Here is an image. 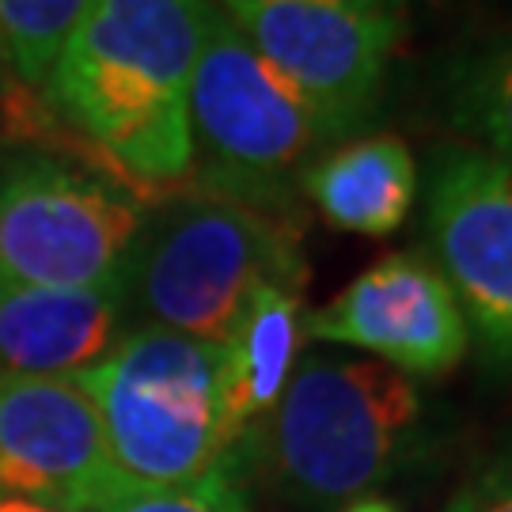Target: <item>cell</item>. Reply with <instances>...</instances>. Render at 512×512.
Listing matches in <instances>:
<instances>
[{"instance_id": "obj_1", "label": "cell", "mask_w": 512, "mask_h": 512, "mask_svg": "<svg viewBox=\"0 0 512 512\" xmlns=\"http://www.w3.org/2000/svg\"><path fill=\"white\" fill-rule=\"evenodd\" d=\"M213 0H84L42 99L148 202L190 183V80Z\"/></svg>"}, {"instance_id": "obj_2", "label": "cell", "mask_w": 512, "mask_h": 512, "mask_svg": "<svg viewBox=\"0 0 512 512\" xmlns=\"http://www.w3.org/2000/svg\"><path fill=\"white\" fill-rule=\"evenodd\" d=\"M421 429V391L399 368L346 357H300L270 418L239 452L289 505L346 509L403 467Z\"/></svg>"}, {"instance_id": "obj_3", "label": "cell", "mask_w": 512, "mask_h": 512, "mask_svg": "<svg viewBox=\"0 0 512 512\" xmlns=\"http://www.w3.org/2000/svg\"><path fill=\"white\" fill-rule=\"evenodd\" d=\"M266 285H308L304 220L179 186L148 205L126 266L129 327L220 346Z\"/></svg>"}, {"instance_id": "obj_4", "label": "cell", "mask_w": 512, "mask_h": 512, "mask_svg": "<svg viewBox=\"0 0 512 512\" xmlns=\"http://www.w3.org/2000/svg\"><path fill=\"white\" fill-rule=\"evenodd\" d=\"M76 380L95 399L110 467L126 490H183L220 475L239 478L220 346L175 330L129 327Z\"/></svg>"}, {"instance_id": "obj_5", "label": "cell", "mask_w": 512, "mask_h": 512, "mask_svg": "<svg viewBox=\"0 0 512 512\" xmlns=\"http://www.w3.org/2000/svg\"><path fill=\"white\" fill-rule=\"evenodd\" d=\"M334 137L217 12L190 80V186L274 217H300V179Z\"/></svg>"}, {"instance_id": "obj_6", "label": "cell", "mask_w": 512, "mask_h": 512, "mask_svg": "<svg viewBox=\"0 0 512 512\" xmlns=\"http://www.w3.org/2000/svg\"><path fill=\"white\" fill-rule=\"evenodd\" d=\"M148 198L110 171L19 152L0 167V281L95 289L126 277Z\"/></svg>"}, {"instance_id": "obj_7", "label": "cell", "mask_w": 512, "mask_h": 512, "mask_svg": "<svg viewBox=\"0 0 512 512\" xmlns=\"http://www.w3.org/2000/svg\"><path fill=\"white\" fill-rule=\"evenodd\" d=\"M334 141L376 118L410 31V0H213Z\"/></svg>"}, {"instance_id": "obj_8", "label": "cell", "mask_w": 512, "mask_h": 512, "mask_svg": "<svg viewBox=\"0 0 512 512\" xmlns=\"http://www.w3.org/2000/svg\"><path fill=\"white\" fill-rule=\"evenodd\" d=\"M421 243L482 361L512 372V160L471 145L440 148L425 179Z\"/></svg>"}, {"instance_id": "obj_9", "label": "cell", "mask_w": 512, "mask_h": 512, "mask_svg": "<svg viewBox=\"0 0 512 512\" xmlns=\"http://www.w3.org/2000/svg\"><path fill=\"white\" fill-rule=\"evenodd\" d=\"M122 490L95 399L76 376L0 372V497L95 512Z\"/></svg>"}, {"instance_id": "obj_10", "label": "cell", "mask_w": 512, "mask_h": 512, "mask_svg": "<svg viewBox=\"0 0 512 512\" xmlns=\"http://www.w3.org/2000/svg\"><path fill=\"white\" fill-rule=\"evenodd\" d=\"M304 330L315 342L361 349L410 380L452 372L471 346L456 296L421 251L372 262L334 300L308 311Z\"/></svg>"}, {"instance_id": "obj_11", "label": "cell", "mask_w": 512, "mask_h": 512, "mask_svg": "<svg viewBox=\"0 0 512 512\" xmlns=\"http://www.w3.org/2000/svg\"><path fill=\"white\" fill-rule=\"evenodd\" d=\"M129 330L126 277L95 289H35L0 281V372L80 376Z\"/></svg>"}, {"instance_id": "obj_12", "label": "cell", "mask_w": 512, "mask_h": 512, "mask_svg": "<svg viewBox=\"0 0 512 512\" xmlns=\"http://www.w3.org/2000/svg\"><path fill=\"white\" fill-rule=\"evenodd\" d=\"M300 198L330 228L365 239H387L418 202V164L403 137L361 133L327 148L300 179Z\"/></svg>"}, {"instance_id": "obj_13", "label": "cell", "mask_w": 512, "mask_h": 512, "mask_svg": "<svg viewBox=\"0 0 512 512\" xmlns=\"http://www.w3.org/2000/svg\"><path fill=\"white\" fill-rule=\"evenodd\" d=\"M304 293L285 285H266L251 296L232 334L220 342V372H224V410L236 433V444L251 440L262 421L270 418L281 391L293 376L300 349L308 342L304 330Z\"/></svg>"}, {"instance_id": "obj_14", "label": "cell", "mask_w": 512, "mask_h": 512, "mask_svg": "<svg viewBox=\"0 0 512 512\" xmlns=\"http://www.w3.org/2000/svg\"><path fill=\"white\" fill-rule=\"evenodd\" d=\"M437 107L463 145L512 160V27L478 38L444 61Z\"/></svg>"}, {"instance_id": "obj_15", "label": "cell", "mask_w": 512, "mask_h": 512, "mask_svg": "<svg viewBox=\"0 0 512 512\" xmlns=\"http://www.w3.org/2000/svg\"><path fill=\"white\" fill-rule=\"evenodd\" d=\"M84 0H0V42L19 88H42Z\"/></svg>"}, {"instance_id": "obj_16", "label": "cell", "mask_w": 512, "mask_h": 512, "mask_svg": "<svg viewBox=\"0 0 512 512\" xmlns=\"http://www.w3.org/2000/svg\"><path fill=\"white\" fill-rule=\"evenodd\" d=\"M95 512H251L239 478H209L183 490H122Z\"/></svg>"}, {"instance_id": "obj_17", "label": "cell", "mask_w": 512, "mask_h": 512, "mask_svg": "<svg viewBox=\"0 0 512 512\" xmlns=\"http://www.w3.org/2000/svg\"><path fill=\"white\" fill-rule=\"evenodd\" d=\"M448 512H512V448L482 467L456 501L448 505Z\"/></svg>"}, {"instance_id": "obj_18", "label": "cell", "mask_w": 512, "mask_h": 512, "mask_svg": "<svg viewBox=\"0 0 512 512\" xmlns=\"http://www.w3.org/2000/svg\"><path fill=\"white\" fill-rule=\"evenodd\" d=\"M440 4H452V8H475V12H509L512 16V0H440Z\"/></svg>"}, {"instance_id": "obj_19", "label": "cell", "mask_w": 512, "mask_h": 512, "mask_svg": "<svg viewBox=\"0 0 512 512\" xmlns=\"http://www.w3.org/2000/svg\"><path fill=\"white\" fill-rule=\"evenodd\" d=\"M342 512H399L395 509V505H391V501H384V497H357V501H353V505H346V509Z\"/></svg>"}, {"instance_id": "obj_20", "label": "cell", "mask_w": 512, "mask_h": 512, "mask_svg": "<svg viewBox=\"0 0 512 512\" xmlns=\"http://www.w3.org/2000/svg\"><path fill=\"white\" fill-rule=\"evenodd\" d=\"M16 76H12V69H8V54H4V42H0V99L4 103H12V92H16Z\"/></svg>"}, {"instance_id": "obj_21", "label": "cell", "mask_w": 512, "mask_h": 512, "mask_svg": "<svg viewBox=\"0 0 512 512\" xmlns=\"http://www.w3.org/2000/svg\"><path fill=\"white\" fill-rule=\"evenodd\" d=\"M0 512H65V509H50V505H35V501H8V497H0Z\"/></svg>"}]
</instances>
